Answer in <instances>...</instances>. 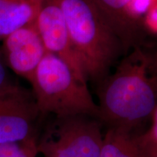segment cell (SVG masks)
Here are the masks:
<instances>
[{
    "label": "cell",
    "mask_w": 157,
    "mask_h": 157,
    "mask_svg": "<svg viewBox=\"0 0 157 157\" xmlns=\"http://www.w3.org/2000/svg\"><path fill=\"white\" fill-rule=\"evenodd\" d=\"M124 56L98 87L99 120L108 128L141 133L157 103V43L145 39Z\"/></svg>",
    "instance_id": "1"
},
{
    "label": "cell",
    "mask_w": 157,
    "mask_h": 157,
    "mask_svg": "<svg viewBox=\"0 0 157 157\" xmlns=\"http://www.w3.org/2000/svg\"><path fill=\"white\" fill-rule=\"evenodd\" d=\"M136 134L108 128L103 135L99 157H144L137 142Z\"/></svg>",
    "instance_id": "10"
},
{
    "label": "cell",
    "mask_w": 157,
    "mask_h": 157,
    "mask_svg": "<svg viewBox=\"0 0 157 157\" xmlns=\"http://www.w3.org/2000/svg\"><path fill=\"white\" fill-rule=\"evenodd\" d=\"M35 25L47 52L61 59L81 81L87 83L57 0L45 2L35 21Z\"/></svg>",
    "instance_id": "7"
},
{
    "label": "cell",
    "mask_w": 157,
    "mask_h": 157,
    "mask_svg": "<svg viewBox=\"0 0 157 157\" xmlns=\"http://www.w3.org/2000/svg\"><path fill=\"white\" fill-rule=\"evenodd\" d=\"M121 40L124 55L145 38L144 29L131 19L129 0H94Z\"/></svg>",
    "instance_id": "8"
},
{
    "label": "cell",
    "mask_w": 157,
    "mask_h": 157,
    "mask_svg": "<svg viewBox=\"0 0 157 157\" xmlns=\"http://www.w3.org/2000/svg\"><path fill=\"white\" fill-rule=\"evenodd\" d=\"M0 53L7 68L31 83L47 51L34 23L4 38Z\"/></svg>",
    "instance_id": "6"
},
{
    "label": "cell",
    "mask_w": 157,
    "mask_h": 157,
    "mask_svg": "<svg viewBox=\"0 0 157 157\" xmlns=\"http://www.w3.org/2000/svg\"><path fill=\"white\" fill-rule=\"evenodd\" d=\"M7 69L0 53V93L12 90L19 86L16 82L13 81Z\"/></svg>",
    "instance_id": "14"
},
{
    "label": "cell",
    "mask_w": 157,
    "mask_h": 157,
    "mask_svg": "<svg viewBox=\"0 0 157 157\" xmlns=\"http://www.w3.org/2000/svg\"><path fill=\"white\" fill-rule=\"evenodd\" d=\"M39 132V153L44 157H99L101 122L87 115L56 117Z\"/></svg>",
    "instance_id": "4"
},
{
    "label": "cell",
    "mask_w": 157,
    "mask_h": 157,
    "mask_svg": "<svg viewBox=\"0 0 157 157\" xmlns=\"http://www.w3.org/2000/svg\"><path fill=\"white\" fill-rule=\"evenodd\" d=\"M156 2L157 0H129V14L131 19L142 25L143 17Z\"/></svg>",
    "instance_id": "13"
},
{
    "label": "cell",
    "mask_w": 157,
    "mask_h": 157,
    "mask_svg": "<svg viewBox=\"0 0 157 157\" xmlns=\"http://www.w3.org/2000/svg\"><path fill=\"white\" fill-rule=\"evenodd\" d=\"M38 137L19 142L0 144V157H36L39 154Z\"/></svg>",
    "instance_id": "11"
},
{
    "label": "cell",
    "mask_w": 157,
    "mask_h": 157,
    "mask_svg": "<svg viewBox=\"0 0 157 157\" xmlns=\"http://www.w3.org/2000/svg\"><path fill=\"white\" fill-rule=\"evenodd\" d=\"M151 122H157V103L156 107H155V109L152 114L151 119Z\"/></svg>",
    "instance_id": "16"
},
{
    "label": "cell",
    "mask_w": 157,
    "mask_h": 157,
    "mask_svg": "<svg viewBox=\"0 0 157 157\" xmlns=\"http://www.w3.org/2000/svg\"><path fill=\"white\" fill-rule=\"evenodd\" d=\"M42 117L31 90L19 85L0 93V144L39 136Z\"/></svg>",
    "instance_id": "5"
},
{
    "label": "cell",
    "mask_w": 157,
    "mask_h": 157,
    "mask_svg": "<svg viewBox=\"0 0 157 157\" xmlns=\"http://www.w3.org/2000/svg\"><path fill=\"white\" fill-rule=\"evenodd\" d=\"M136 140L144 157H157V122L136 134Z\"/></svg>",
    "instance_id": "12"
},
{
    "label": "cell",
    "mask_w": 157,
    "mask_h": 157,
    "mask_svg": "<svg viewBox=\"0 0 157 157\" xmlns=\"http://www.w3.org/2000/svg\"><path fill=\"white\" fill-rule=\"evenodd\" d=\"M30 84L43 117L87 115L99 119V108L87 82L54 55L47 52Z\"/></svg>",
    "instance_id": "3"
},
{
    "label": "cell",
    "mask_w": 157,
    "mask_h": 157,
    "mask_svg": "<svg viewBox=\"0 0 157 157\" xmlns=\"http://www.w3.org/2000/svg\"><path fill=\"white\" fill-rule=\"evenodd\" d=\"M47 0H0V42L13 31L35 23Z\"/></svg>",
    "instance_id": "9"
},
{
    "label": "cell",
    "mask_w": 157,
    "mask_h": 157,
    "mask_svg": "<svg viewBox=\"0 0 157 157\" xmlns=\"http://www.w3.org/2000/svg\"><path fill=\"white\" fill-rule=\"evenodd\" d=\"M87 80L101 83L118 57L121 40L94 0H57Z\"/></svg>",
    "instance_id": "2"
},
{
    "label": "cell",
    "mask_w": 157,
    "mask_h": 157,
    "mask_svg": "<svg viewBox=\"0 0 157 157\" xmlns=\"http://www.w3.org/2000/svg\"><path fill=\"white\" fill-rule=\"evenodd\" d=\"M142 25L145 31L157 35V2L143 17Z\"/></svg>",
    "instance_id": "15"
}]
</instances>
